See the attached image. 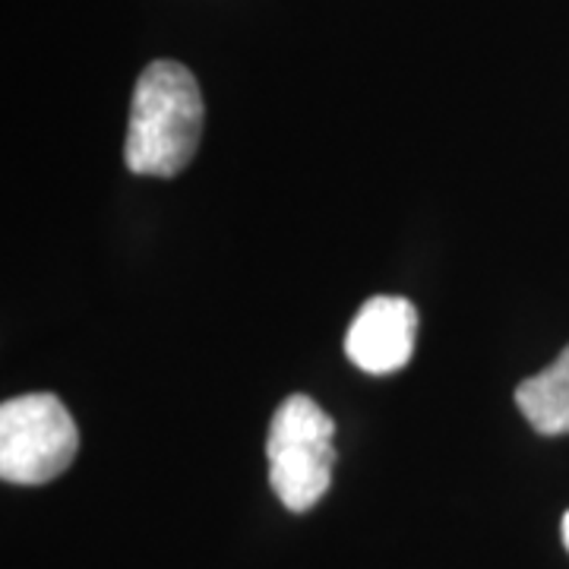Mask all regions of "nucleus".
I'll return each instance as SVG.
<instances>
[{
	"label": "nucleus",
	"instance_id": "nucleus-1",
	"mask_svg": "<svg viewBox=\"0 0 569 569\" xmlns=\"http://www.w3.org/2000/svg\"><path fill=\"white\" fill-rule=\"evenodd\" d=\"M203 133L197 77L178 61H152L137 80L123 162L133 174L174 178L190 164Z\"/></svg>",
	"mask_w": 569,
	"mask_h": 569
},
{
	"label": "nucleus",
	"instance_id": "nucleus-2",
	"mask_svg": "<svg viewBox=\"0 0 569 569\" xmlns=\"http://www.w3.org/2000/svg\"><path fill=\"white\" fill-rule=\"evenodd\" d=\"M332 437V418L310 396H288L276 408L266 440V459L269 485L284 509L307 512L323 500L336 466Z\"/></svg>",
	"mask_w": 569,
	"mask_h": 569
},
{
	"label": "nucleus",
	"instance_id": "nucleus-3",
	"mask_svg": "<svg viewBox=\"0 0 569 569\" xmlns=\"http://www.w3.org/2000/svg\"><path fill=\"white\" fill-rule=\"evenodd\" d=\"M80 433L51 392L7 399L0 406V478L7 485H48L70 468Z\"/></svg>",
	"mask_w": 569,
	"mask_h": 569
},
{
	"label": "nucleus",
	"instance_id": "nucleus-4",
	"mask_svg": "<svg viewBox=\"0 0 569 569\" xmlns=\"http://www.w3.org/2000/svg\"><path fill=\"white\" fill-rule=\"evenodd\" d=\"M418 339V310L406 298H370L351 320L346 336V355L365 373L383 377L411 361Z\"/></svg>",
	"mask_w": 569,
	"mask_h": 569
},
{
	"label": "nucleus",
	"instance_id": "nucleus-5",
	"mask_svg": "<svg viewBox=\"0 0 569 569\" xmlns=\"http://www.w3.org/2000/svg\"><path fill=\"white\" fill-rule=\"evenodd\" d=\"M516 406L538 433H569V346L553 365L516 389Z\"/></svg>",
	"mask_w": 569,
	"mask_h": 569
},
{
	"label": "nucleus",
	"instance_id": "nucleus-6",
	"mask_svg": "<svg viewBox=\"0 0 569 569\" xmlns=\"http://www.w3.org/2000/svg\"><path fill=\"white\" fill-rule=\"evenodd\" d=\"M563 545H567V550H569V512L563 516Z\"/></svg>",
	"mask_w": 569,
	"mask_h": 569
}]
</instances>
